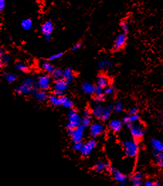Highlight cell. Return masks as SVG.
Here are the masks:
<instances>
[{
    "label": "cell",
    "instance_id": "cell-1",
    "mask_svg": "<svg viewBox=\"0 0 163 186\" xmlns=\"http://www.w3.org/2000/svg\"><path fill=\"white\" fill-rule=\"evenodd\" d=\"M112 110H114V107L111 106H103L98 104L93 108L92 113L95 118L105 121L107 120L111 116Z\"/></svg>",
    "mask_w": 163,
    "mask_h": 186
},
{
    "label": "cell",
    "instance_id": "cell-2",
    "mask_svg": "<svg viewBox=\"0 0 163 186\" xmlns=\"http://www.w3.org/2000/svg\"><path fill=\"white\" fill-rule=\"evenodd\" d=\"M123 147H124V152L128 156L135 157L138 155L139 151V145L138 141L135 140H126L123 143Z\"/></svg>",
    "mask_w": 163,
    "mask_h": 186
},
{
    "label": "cell",
    "instance_id": "cell-3",
    "mask_svg": "<svg viewBox=\"0 0 163 186\" xmlns=\"http://www.w3.org/2000/svg\"><path fill=\"white\" fill-rule=\"evenodd\" d=\"M82 125V119L79 113L75 110L70 109L68 114V123L67 125V128L68 130H73Z\"/></svg>",
    "mask_w": 163,
    "mask_h": 186
},
{
    "label": "cell",
    "instance_id": "cell-4",
    "mask_svg": "<svg viewBox=\"0 0 163 186\" xmlns=\"http://www.w3.org/2000/svg\"><path fill=\"white\" fill-rule=\"evenodd\" d=\"M69 83L70 82L65 80L64 78L55 80L53 84V89H54V94L59 96H63V94L66 92V90L68 88Z\"/></svg>",
    "mask_w": 163,
    "mask_h": 186
},
{
    "label": "cell",
    "instance_id": "cell-5",
    "mask_svg": "<svg viewBox=\"0 0 163 186\" xmlns=\"http://www.w3.org/2000/svg\"><path fill=\"white\" fill-rule=\"evenodd\" d=\"M52 77L49 75H41L37 79V86L40 90L46 91L50 88L52 83Z\"/></svg>",
    "mask_w": 163,
    "mask_h": 186
},
{
    "label": "cell",
    "instance_id": "cell-6",
    "mask_svg": "<svg viewBox=\"0 0 163 186\" xmlns=\"http://www.w3.org/2000/svg\"><path fill=\"white\" fill-rule=\"evenodd\" d=\"M84 128H84L83 125H81L80 126L73 129V130H69L70 138L74 143V142H82L84 137Z\"/></svg>",
    "mask_w": 163,
    "mask_h": 186
},
{
    "label": "cell",
    "instance_id": "cell-7",
    "mask_svg": "<svg viewBox=\"0 0 163 186\" xmlns=\"http://www.w3.org/2000/svg\"><path fill=\"white\" fill-rule=\"evenodd\" d=\"M130 133H131V135L133 137V139L137 140V141L141 140L143 137V136H144V128H143V126L141 124L134 123L131 126V128H130Z\"/></svg>",
    "mask_w": 163,
    "mask_h": 186
},
{
    "label": "cell",
    "instance_id": "cell-8",
    "mask_svg": "<svg viewBox=\"0 0 163 186\" xmlns=\"http://www.w3.org/2000/svg\"><path fill=\"white\" fill-rule=\"evenodd\" d=\"M126 41H127V35L126 33H123L118 34L114 40L113 50L114 51H118L122 49L125 46Z\"/></svg>",
    "mask_w": 163,
    "mask_h": 186
},
{
    "label": "cell",
    "instance_id": "cell-9",
    "mask_svg": "<svg viewBox=\"0 0 163 186\" xmlns=\"http://www.w3.org/2000/svg\"><path fill=\"white\" fill-rule=\"evenodd\" d=\"M104 132V125L101 123H95L90 125L89 133L93 138L101 135Z\"/></svg>",
    "mask_w": 163,
    "mask_h": 186
},
{
    "label": "cell",
    "instance_id": "cell-10",
    "mask_svg": "<svg viewBox=\"0 0 163 186\" xmlns=\"http://www.w3.org/2000/svg\"><path fill=\"white\" fill-rule=\"evenodd\" d=\"M96 146H97V141L95 139L89 140L85 144H84L80 153L84 156H87L91 154Z\"/></svg>",
    "mask_w": 163,
    "mask_h": 186
},
{
    "label": "cell",
    "instance_id": "cell-11",
    "mask_svg": "<svg viewBox=\"0 0 163 186\" xmlns=\"http://www.w3.org/2000/svg\"><path fill=\"white\" fill-rule=\"evenodd\" d=\"M109 170L112 173L113 177H114V180L117 182V183H118L121 185H126V181H127V177H126L124 173H122L119 171V170L114 169V168H109Z\"/></svg>",
    "mask_w": 163,
    "mask_h": 186
},
{
    "label": "cell",
    "instance_id": "cell-12",
    "mask_svg": "<svg viewBox=\"0 0 163 186\" xmlns=\"http://www.w3.org/2000/svg\"><path fill=\"white\" fill-rule=\"evenodd\" d=\"M36 89L32 88L27 85L22 83L21 86L17 87L15 90V93L17 95H28L35 94Z\"/></svg>",
    "mask_w": 163,
    "mask_h": 186
},
{
    "label": "cell",
    "instance_id": "cell-13",
    "mask_svg": "<svg viewBox=\"0 0 163 186\" xmlns=\"http://www.w3.org/2000/svg\"><path fill=\"white\" fill-rule=\"evenodd\" d=\"M95 96L93 98V100L96 103H100L102 102L105 97L104 89L99 86H96V89L95 92Z\"/></svg>",
    "mask_w": 163,
    "mask_h": 186
},
{
    "label": "cell",
    "instance_id": "cell-14",
    "mask_svg": "<svg viewBox=\"0 0 163 186\" xmlns=\"http://www.w3.org/2000/svg\"><path fill=\"white\" fill-rule=\"evenodd\" d=\"M139 119L140 117L138 115V114H135V115H129L124 117V119H123V123L127 128L130 129L134 123H136L139 120Z\"/></svg>",
    "mask_w": 163,
    "mask_h": 186
},
{
    "label": "cell",
    "instance_id": "cell-15",
    "mask_svg": "<svg viewBox=\"0 0 163 186\" xmlns=\"http://www.w3.org/2000/svg\"><path fill=\"white\" fill-rule=\"evenodd\" d=\"M130 182L134 186H141L143 185V176L141 173H135L130 176Z\"/></svg>",
    "mask_w": 163,
    "mask_h": 186
},
{
    "label": "cell",
    "instance_id": "cell-16",
    "mask_svg": "<svg viewBox=\"0 0 163 186\" xmlns=\"http://www.w3.org/2000/svg\"><path fill=\"white\" fill-rule=\"evenodd\" d=\"M41 32L44 34V35H51V33L53 32L54 30V26H53V24L50 21H45L43 25L41 26Z\"/></svg>",
    "mask_w": 163,
    "mask_h": 186
},
{
    "label": "cell",
    "instance_id": "cell-17",
    "mask_svg": "<svg viewBox=\"0 0 163 186\" xmlns=\"http://www.w3.org/2000/svg\"><path fill=\"white\" fill-rule=\"evenodd\" d=\"M109 168H110V166H109L108 162H106V161H99L94 166V170L97 172L103 173L109 170Z\"/></svg>",
    "mask_w": 163,
    "mask_h": 186
},
{
    "label": "cell",
    "instance_id": "cell-18",
    "mask_svg": "<svg viewBox=\"0 0 163 186\" xmlns=\"http://www.w3.org/2000/svg\"><path fill=\"white\" fill-rule=\"evenodd\" d=\"M123 123L119 120H113L109 124V128L111 130L114 132H118L122 129Z\"/></svg>",
    "mask_w": 163,
    "mask_h": 186
},
{
    "label": "cell",
    "instance_id": "cell-19",
    "mask_svg": "<svg viewBox=\"0 0 163 186\" xmlns=\"http://www.w3.org/2000/svg\"><path fill=\"white\" fill-rule=\"evenodd\" d=\"M91 112L89 111V109L87 108L84 111L83 118L82 119V125L84 128H87L91 125Z\"/></svg>",
    "mask_w": 163,
    "mask_h": 186
},
{
    "label": "cell",
    "instance_id": "cell-20",
    "mask_svg": "<svg viewBox=\"0 0 163 186\" xmlns=\"http://www.w3.org/2000/svg\"><path fill=\"white\" fill-rule=\"evenodd\" d=\"M40 67H41V69L43 71L45 72V73L48 74V75H52L54 70L55 69V68L54 66L52 64L51 62H47V61H44L42 62L41 64H40Z\"/></svg>",
    "mask_w": 163,
    "mask_h": 186
},
{
    "label": "cell",
    "instance_id": "cell-21",
    "mask_svg": "<svg viewBox=\"0 0 163 186\" xmlns=\"http://www.w3.org/2000/svg\"><path fill=\"white\" fill-rule=\"evenodd\" d=\"M96 86H94L92 83L87 82H84L82 84V90L84 94H95Z\"/></svg>",
    "mask_w": 163,
    "mask_h": 186
},
{
    "label": "cell",
    "instance_id": "cell-22",
    "mask_svg": "<svg viewBox=\"0 0 163 186\" xmlns=\"http://www.w3.org/2000/svg\"><path fill=\"white\" fill-rule=\"evenodd\" d=\"M97 83L98 86L102 87V88L105 89L107 86H109V79L106 76L101 75H99L97 78Z\"/></svg>",
    "mask_w": 163,
    "mask_h": 186
},
{
    "label": "cell",
    "instance_id": "cell-23",
    "mask_svg": "<svg viewBox=\"0 0 163 186\" xmlns=\"http://www.w3.org/2000/svg\"><path fill=\"white\" fill-rule=\"evenodd\" d=\"M60 106L68 109H72V108H73V102L68 96H63H63H60Z\"/></svg>",
    "mask_w": 163,
    "mask_h": 186
},
{
    "label": "cell",
    "instance_id": "cell-24",
    "mask_svg": "<svg viewBox=\"0 0 163 186\" xmlns=\"http://www.w3.org/2000/svg\"><path fill=\"white\" fill-rule=\"evenodd\" d=\"M151 145L155 151L157 152H163V143L157 139L151 140Z\"/></svg>",
    "mask_w": 163,
    "mask_h": 186
},
{
    "label": "cell",
    "instance_id": "cell-25",
    "mask_svg": "<svg viewBox=\"0 0 163 186\" xmlns=\"http://www.w3.org/2000/svg\"><path fill=\"white\" fill-rule=\"evenodd\" d=\"M63 78L68 81V82H71L73 81L74 78V73L72 71V69L70 68H66L64 70V73H63Z\"/></svg>",
    "mask_w": 163,
    "mask_h": 186
},
{
    "label": "cell",
    "instance_id": "cell-26",
    "mask_svg": "<svg viewBox=\"0 0 163 186\" xmlns=\"http://www.w3.org/2000/svg\"><path fill=\"white\" fill-rule=\"evenodd\" d=\"M48 102L53 107H57V106H60V96H57L55 94L51 95L48 98Z\"/></svg>",
    "mask_w": 163,
    "mask_h": 186
},
{
    "label": "cell",
    "instance_id": "cell-27",
    "mask_svg": "<svg viewBox=\"0 0 163 186\" xmlns=\"http://www.w3.org/2000/svg\"><path fill=\"white\" fill-rule=\"evenodd\" d=\"M34 96H35L36 99L40 101H44V100H47L48 98V96L47 93L45 91L40 90L38 92H36L34 94Z\"/></svg>",
    "mask_w": 163,
    "mask_h": 186
},
{
    "label": "cell",
    "instance_id": "cell-28",
    "mask_svg": "<svg viewBox=\"0 0 163 186\" xmlns=\"http://www.w3.org/2000/svg\"><path fill=\"white\" fill-rule=\"evenodd\" d=\"M21 26L25 31L31 30L33 27V21L29 18L24 19L21 22Z\"/></svg>",
    "mask_w": 163,
    "mask_h": 186
},
{
    "label": "cell",
    "instance_id": "cell-29",
    "mask_svg": "<svg viewBox=\"0 0 163 186\" xmlns=\"http://www.w3.org/2000/svg\"><path fill=\"white\" fill-rule=\"evenodd\" d=\"M0 57H1V66L2 67L4 66L5 64H7L10 62V57L4 52V50H1V52H0Z\"/></svg>",
    "mask_w": 163,
    "mask_h": 186
},
{
    "label": "cell",
    "instance_id": "cell-30",
    "mask_svg": "<svg viewBox=\"0 0 163 186\" xmlns=\"http://www.w3.org/2000/svg\"><path fill=\"white\" fill-rule=\"evenodd\" d=\"M98 67L100 69H112L113 67V64L110 61H109V60H105L99 62V64H98Z\"/></svg>",
    "mask_w": 163,
    "mask_h": 186
},
{
    "label": "cell",
    "instance_id": "cell-31",
    "mask_svg": "<svg viewBox=\"0 0 163 186\" xmlns=\"http://www.w3.org/2000/svg\"><path fill=\"white\" fill-rule=\"evenodd\" d=\"M63 73H64V70L61 69H55L51 75V77L55 80H57V79H60L63 78Z\"/></svg>",
    "mask_w": 163,
    "mask_h": 186
},
{
    "label": "cell",
    "instance_id": "cell-32",
    "mask_svg": "<svg viewBox=\"0 0 163 186\" xmlns=\"http://www.w3.org/2000/svg\"><path fill=\"white\" fill-rule=\"evenodd\" d=\"M155 158L158 166L163 169V152H157V151H155Z\"/></svg>",
    "mask_w": 163,
    "mask_h": 186
},
{
    "label": "cell",
    "instance_id": "cell-33",
    "mask_svg": "<svg viewBox=\"0 0 163 186\" xmlns=\"http://www.w3.org/2000/svg\"><path fill=\"white\" fill-rule=\"evenodd\" d=\"M4 78L7 82L12 83L16 80L17 76L13 73H5L4 75Z\"/></svg>",
    "mask_w": 163,
    "mask_h": 186
},
{
    "label": "cell",
    "instance_id": "cell-34",
    "mask_svg": "<svg viewBox=\"0 0 163 186\" xmlns=\"http://www.w3.org/2000/svg\"><path fill=\"white\" fill-rule=\"evenodd\" d=\"M16 69L19 70V71L22 72H23V73L28 72V69H28L27 65H26V64L22 63V62H16Z\"/></svg>",
    "mask_w": 163,
    "mask_h": 186
},
{
    "label": "cell",
    "instance_id": "cell-35",
    "mask_svg": "<svg viewBox=\"0 0 163 186\" xmlns=\"http://www.w3.org/2000/svg\"><path fill=\"white\" fill-rule=\"evenodd\" d=\"M121 28L123 33L127 34L129 32V26H128V23L126 21H122L120 24Z\"/></svg>",
    "mask_w": 163,
    "mask_h": 186
},
{
    "label": "cell",
    "instance_id": "cell-36",
    "mask_svg": "<svg viewBox=\"0 0 163 186\" xmlns=\"http://www.w3.org/2000/svg\"><path fill=\"white\" fill-rule=\"evenodd\" d=\"M124 104H123L122 102L118 101L115 103V105L114 106V111L116 112H118V113H121L124 111Z\"/></svg>",
    "mask_w": 163,
    "mask_h": 186
},
{
    "label": "cell",
    "instance_id": "cell-37",
    "mask_svg": "<svg viewBox=\"0 0 163 186\" xmlns=\"http://www.w3.org/2000/svg\"><path fill=\"white\" fill-rule=\"evenodd\" d=\"M63 54H64L63 52H58V53H56V54L52 55L51 56L49 57L48 61L51 62V61H54V60H58V59L62 58V57L63 56Z\"/></svg>",
    "mask_w": 163,
    "mask_h": 186
},
{
    "label": "cell",
    "instance_id": "cell-38",
    "mask_svg": "<svg viewBox=\"0 0 163 186\" xmlns=\"http://www.w3.org/2000/svg\"><path fill=\"white\" fill-rule=\"evenodd\" d=\"M104 93L106 95H109V96H111V95H113L115 93V89L114 87L109 86H107L106 88L104 89Z\"/></svg>",
    "mask_w": 163,
    "mask_h": 186
},
{
    "label": "cell",
    "instance_id": "cell-39",
    "mask_svg": "<svg viewBox=\"0 0 163 186\" xmlns=\"http://www.w3.org/2000/svg\"><path fill=\"white\" fill-rule=\"evenodd\" d=\"M84 144H82V142H74L73 145V149L74 151H81L82 147H83Z\"/></svg>",
    "mask_w": 163,
    "mask_h": 186
},
{
    "label": "cell",
    "instance_id": "cell-40",
    "mask_svg": "<svg viewBox=\"0 0 163 186\" xmlns=\"http://www.w3.org/2000/svg\"><path fill=\"white\" fill-rule=\"evenodd\" d=\"M6 7V0H0V11H2Z\"/></svg>",
    "mask_w": 163,
    "mask_h": 186
},
{
    "label": "cell",
    "instance_id": "cell-41",
    "mask_svg": "<svg viewBox=\"0 0 163 186\" xmlns=\"http://www.w3.org/2000/svg\"><path fill=\"white\" fill-rule=\"evenodd\" d=\"M143 185H145V186H154V185H155V182L151 181H145V183H143Z\"/></svg>",
    "mask_w": 163,
    "mask_h": 186
},
{
    "label": "cell",
    "instance_id": "cell-42",
    "mask_svg": "<svg viewBox=\"0 0 163 186\" xmlns=\"http://www.w3.org/2000/svg\"><path fill=\"white\" fill-rule=\"evenodd\" d=\"M138 113V109L135 108H132L129 111V115H135Z\"/></svg>",
    "mask_w": 163,
    "mask_h": 186
},
{
    "label": "cell",
    "instance_id": "cell-43",
    "mask_svg": "<svg viewBox=\"0 0 163 186\" xmlns=\"http://www.w3.org/2000/svg\"><path fill=\"white\" fill-rule=\"evenodd\" d=\"M82 44L81 43H77V44H76V45H74L73 47H72V50H78V49H80V47H82Z\"/></svg>",
    "mask_w": 163,
    "mask_h": 186
},
{
    "label": "cell",
    "instance_id": "cell-44",
    "mask_svg": "<svg viewBox=\"0 0 163 186\" xmlns=\"http://www.w3.org/2000/svg\"><path fill=\"white\" fill-rule=\"evenodd\" d=\"M45 38L46 41H51V35H45Z\"/></svg>",
    "mask_w": 163,
    "mask_h": 186
},
{
    "label": "cell",
    "instance_id": "cell-45",
    "mask_svg": "<svg viewBox=\"0 0 163 186\" xmlns=\"http://www.w3.org/2000/svg\"><path fill=\"white\" fill-rule=\"evenodd\" d=\"M155 185H160L161 184V181H155Z\"/></svg>",
    "mask_w": 163,
    "mask_h": 186
},
{
    "label": "cell",
    "instance_id": "cell-46",
    "mask_svg": "<svg viewBox=\"0 0 163 186\" xmlns=\"http://www.w3.org/2000/svg\"><path fill=\"white\" fill-rule=\"evenodd\" d=\"M162 115H163V112H162Z\"/></svg>",
    "mask_w": 163,
    "mask_h": 186
},
{
    "label": "cell",
    "instance_id": "cell-47",
    "mask_svg": "<svg viewBox=\"0 0 163 186\" xmlns=\"http://www.w3.org/2000/svg\"><path fill=\"white\" fill-rule=\"evenodd\" d=\"M162 125H163V122H162Z\"/></svg>",
    "mask_w": 163,
    "mask_h": 186
}]
</instances>
